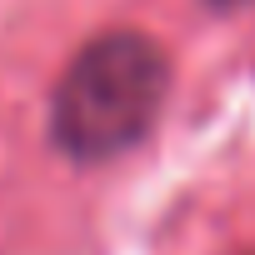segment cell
I'll return each mask as SVG.
<instances>
[{
    "instance_id": "obj_1",
    "label": "cell",
    "mask_w": 255,
    "mask_h": 255,
    "mask_svg": "<svg viewBox=\"0 0 255 255\" xmlns=\"http://www.w3.org/2000/svg\"><path fill=\"white\" fill-rule=\"evenodd\" d=\"M170 55L145 30H105L85 40L50 95V140L80 160L100 165L135 150L165 110Z\"/></svg>"
}]
</instances>
